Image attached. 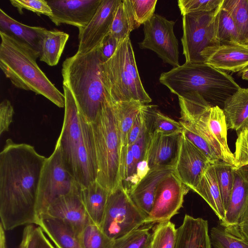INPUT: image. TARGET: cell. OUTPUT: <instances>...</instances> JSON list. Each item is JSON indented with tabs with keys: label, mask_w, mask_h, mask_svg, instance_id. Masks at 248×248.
<instances>
[{
	"label": "cell",
	"mask_w": 248,
	"mask_h": 248,
	"mask_svg": "<svg viewBox=\"0 0 248 248\" xmlns=\"http://www.w3.org/2000/svg\"><path fill=\"white\" fill-rule=\"evenodd\" d=\"M46 159L32 145L6 140L0 153V218L5 231L36 224L38 190Z\"/></svg>",
	"instance_id": "6da1fadb"
},
{
	"label": "cell",
	"mask_w": 248,
	"mask_h": 248,
	"mask_svg": "<svg viewBox=\"0 0 248 248\" xmlns=\"http://www.w3.org/2000/svg\"><path fill=\"white\" fill-rule=\"evenodd\" d=\"M159 80L178 97L198 94L210 106L221 109L226 99L241 88L226 72L203 62H186L161 73Z\"/></svg>",
	"instance_id": "7a4b0ae2"
},
{
	"label": "cell",
	"mask_w": 248,
	"mask_h": 248,
	"mask_svg": "<svg viewBox=\"0 0 248 248\" xmlns=\"http://www.w3.org/2000/svg\"><path fill=\"white\" fill-rule=\"evenodd\" d=\"M0 67L16 88L31 91L64 108L65 98L36 62L39 53L30 46L0 31Z\"/></svg>",
	"instance_id": "3957f363"
},
{
	"label": "cell",
	"mask_w": 248,
	"mask_h": 248,
	"mask_svg": "<svg viewBox=\"0 0 248 248\" xmlns=\"http://www.w3.org/2000/svg\"><path fill=\"white\" fill-rule=\"evenodd\" d=\"M97 48L87 53L78 52L63 62V85L70 90L79 112L93 122L110 97L102 82Z\"/></svg>",
	"instance_id": "277c9868"
},
{
	"label": "cell",
	"mask_w": 248,
	"mask_h": 248,
	"mask_svg": "<svg viewBox=\"0 0 248 248\" xmlns=\"http://www.w3.org/2000/svg\"><path fill=\"white\" fill-rule=\"evenodd\" d=\"M90 123L97 165L96 181L110 192L122 185L120 174L122 145L114 104L110 97L95 119Z\"/></svg>",
	"instance_id": "5b68a950"
},
{
	"label": "cell",
	"mask_w": 248,
	"mask_h": 248,
	"mask_svg": "<svg viewBox=\"0 0 248 248\" xmlns=\"http://www.w3.org/2000/svg\"><path fill=\"white\" fill-rule=\"evenodd\" d=\"M100 68L102 82L113 103L135 100L148 104L152 101L140 78L129 36L108 61L100 63Z\"/></svg>",
	"instance_id": "8992f818"
},
{
	"label": "cell",
	"mask_w": 248,
	"mask_h": 248,
	"mask_svg": "<svg viewBox=\"0 0 248 248\" xmlns=\"http://www.w3.org/2000/svg\"><path fill=\"white\" fill-rule=\"evenodd\" d=\"M178 100L180 123L202 136L220 160L233 166L234 158L227 143L228 127L223 109L210 106L199 95Z\"/></svg>",
	"instance_id": "52a82bcc"
},
{
	"label": "cell",
	"mask_w": 248,
	"mask_h": 248,
	"mask_svg": "<svg viewBox=\"0 0 248 248\" xmlns=\"http://www.w3.org/2000/svg\"><path fill=\"white\" fill-rule=\"evenodd\" d=\"M81 186L66 169L56 143L51 155L46 158L42 169L37 194L36 212L45 214L57 199L81 191Z\"/></svg>",
	"instance_id": "ba28073f"
},
{
	"label": "cell",
	"mask_w": 248,
	"mask_h": 248,
	"mask_svg": "<svg viewBox=\"0 0 248 248\" xmlns=\"http://www.w3.org/2000/svg\"><path fill=\"white\" fill-rule=\"evenodd\" d=\"M147 216L121 185L109 193L100 229L114 240L146 224Z\"/></svg>",
	"instance_id": "9c48e42d"
},
{
	"label": "cell",
	"mask_w": 248,
	"mask_h": 248,
	"mask_svg": "<svg viewBox=\"0 0 248 248\" xmlns=\"http://www.w3.org/2000/svg\"><path fill=\"white\" fill-rule=\"evenodd\" d=\"M62 87L65 98L64 120L56 143L66 169L77 182L78 156L85 140L87 121L79 113L70 90L65 85Z\"/></svg>",
	"instance_id": "30bf717a"
},
{
	"label": "cell",
	"mask_w": 248,
	"mask_h": 248,
	"mask_svg": "<svg viewBox=\"0 0 248 248\" xmlns=\"http://www.w3.org/2000/svg\"><path fill=\"white\" fill-rule=\"evenodd\" d=\"M217 8L210 12L191 13L183 16V33L181 42L186 62L204 63L201 56L204 50L219 45L215 31Z\"/></svg>",
	"instance_id": "8fae6325"
},
{
	"label": "cell",
	"mask_w": 248,
	"mask_h": 248,
	"mask_svg": "<svg viewBox=\"0 0 248 248\" xmlns=\"http://www.w3.org/2000/svg\"><path fill=\"white\" fill-rule=\"evenodd\" d=\"M175 22L155 14L143 25L144 38L139 43L141 49L155 52L164 63L173 68L180 66L178 42L173 28Z\"/></svg>",
	"instance_id": "7c38bea8"
},
{
	"label": "cell",
	"mask_w": 248,
	"mask_h": 248,
	"mask_svg": "<svg viewBox=\"0 0 248 248\" xmlns=\"http://www.w3.org/2000/svg\"><path fill=\"white\" fill-rule=\"evenodd\" d=\"M189 190L174 171L165 177L157 186L146 224L170 220L182 207L184 196Z\"/></svg>",
	"instance_id": "4fadbf2b"
},
{
	"label": "cell",
	"mask_w": 248,
	"mask_h": 248,
	"mask_svg": "<svg viewBox=\"0 0 248 248\" xmlns=\"http://www.w3.org/2000/svg\"><path fill=\"white\" fill-rule=\"evenodd\" d=\"M211 164L208 158L182 133L174 166V172L181 181L192 190Z\"/></svg>",
	"instance_id": "5bb4252c"
},
{
	"label": "cell",
	"mask_w": 248,
	"mask_h": 248,
	"mask_svg": "<svg viewBox=\"0 0 248 248\" xmlns=\"http://www.w3.org/2000/svg\"><path fill=\"white\" fill-rule=\"evenodd\" d=\"M121 0H101L98 9L89 23L78 29V51L88 53L99 45L109 33L114 12Z\"/></svg>",
	"instance_id": "9a60e30c"
},
{
	"label": "cell",
	"mask_w": 248,
	"mask_h": 248,
	"mask_svg": "<svg viewBox=\"0 0 248 248\" xmlns=\"http://www.w3.org/2000/svg\"><path fill=\"white\" fill-rule=\"evenodd\" d=\"M101 0H47L52 15L49 19L56 25L66 24L85 27L96 13Z\"/></svg>",
	"instance_id": "2e32d148"
},
{
	"label": "cell",
	"mask_w": 248,
	"mask_h": 248,
	"mask_svg": "<svg viewBox=\"0 0 248 248\" xmlns=\"http://www.w3.org/2000/svg\"><path fill=\"white\" fill-rule=\"evenodd\" d=\"M204 63L223 72H236L248 66V46L241 44L218 45L202 53Z\"/></svg>",
	"instance_id": "e0dca14e"
},
{
	"label": "cell",
	"mask_w": 248,
	"mask_h": 248,
	"mask_svg": "<svg viewBox=\"0 0 248 248\" xmlns=\"http://www.w3.org/2000/svg\"><path fill=\"white\" fill-rule=\"evenodd\" d=\"M182 133L166 134L149 128L145 155L150 170L174 166Z\"/></svg>",
	"instance_id": "ac0fdd59"
},
{
	"label": "cell",
	"mask_w": 248,
	"mask_h": 248,
	"mask_svg": "<svg viewBox=\"0 0 248 248\" xmlns=\"http://www.w3.org/2000/svg\"><path fill=\"white\" fill-rule=\"evenodd\" d=\"M80 192L57 199L46 213L39 217L46 216L62 220L71 225L80 235L88 221Z\"/></svg>",
	"instance_id": "d6986e66"
},
{
	"label": "cell",
	"mask_w": 248,
	"mask_h": 248,
	"mask_svg": "<svg viewBox=\"0 0 248 248\" xmlns=\"http://www.w3.org/2000/svg\"><path fill=\"white\" fill-rule=\"evenodd\" d=\"M233 183L228 207L220 225L227 229L237 227L248 202V165L233 168Z\"/></svg>",
	"instance_id": "ffe728a7"
},
{
	"label": "cell",
	"mask_w": 248,
	"mask_h": 248,
	"mask_svg": "<svg viewBox=\"0 0 248 248\" xmlns=\"http://www.w3.org/2000/svg\"><path fill=\"white\" fill-rule=\"evenodd\" d=\"M174 248H212L207 220L186 215L176 229Z\"/></svg>",
	"instance_id": "44dd1931"
},
{
	"label": "cell",
	"mask_w": 248,
	"mask_h": 248,
	"mask_svg": "<svg viewBox=\"0 0 248 248\" xmlns=\"http://www.w3.org/2000/svg\"><path fill=\"white\" fill-rule=\"evenodd\" d=\"M173 171L174 168L173 166L151 169L129 193L135 204L147 216L152 209L158 185L165 177Z\"/></svg>",
	"instance_id": "7402d4cb"
},
{
	"label": "cell",
	"mask_w": 248,
	"mask_h": 248,
	"mask_svg": "<svg viewBox=\"0 0 248 248\" xmlns=\"http://www.w3.org/2000/svg\"><path fill=\"white\" fill-rule=\"evenodd\" d=\"M36 225L41 228L56 248H83L80 235L62 220L42 216Z\"/></svg>",
	"instance_id": "603a6c76"
},
{
	"label": "cell",
	"mask_w": 248,
	"mask_h": 248,
	"mask_svg": "<svg viewBox=\"0 0 248 248\" xmlns=\"http://www.w3.org/2000/svg\"><path fill=\"white\" fill-rule=\"evenodd\" d=\"M46 30L43 27L30 26L19 22L0 9V31L30 46L38 53Z\"/></svg>",
	"instance_id": "cb8c5ba5"
},
{
	"label": "cell",
	"mask_w": 248,
	"mask_h": 248,
	"mask_svg": "<svg viewBox=\"0 0 248 248\" xmlns=\"http://www.w3.org/2000/svg\"><path fill=\"white\" fill-rule=\"evenodd\" d=\"M109 192L96 181L81 189V197L88 218L100 228L105 212Z\"/></svg>",
	"instance_id": "d4e9b609"
},
{
	"label": "cell",
	"mask_w": 248,
	"mask_h": 248,
	"mask_svg": "<svg viewBox=\"0 0 248 248\" xmlns=\"http://www.w3.org/2000/svg\"><path fill=\"white\" fill-rule=\"evenodd\" d=\"M222 109L228 129L237 132L248 125V88H240L228 97Z\"/></svg>",
	"instance_id": "484cf974"
},
{
	"label": "cell",
	"mask_w": 248,
	"mask_h": 248,
	"mask_svg": "<svg viewBox=\"0 0 248 248\" xmlns=\"http://www.w3.org/2000/svg\"><path fill=\"white\" fill-rule=\"evenodd\" d=\"M192 190L204 200L220 221L223 220L226 211L222 202L213 164L205 170L197 186Z\"/></svg>",
	"instance_id": "4316f807"
},
{
	"label": "cell",
	"mask_w": 248,
	"mask_h": 248,
	"mask_svg": "<svg viewBox=\"0 0 248 248\" xmlns=\"http://www.w3.org/2000/svg\"><path fill=\"white\" fill-rule=\"evenodd\" d=\"M69 37V34L64 31L46 29L40 43V60L51 66L56 65Z\"/></svg>",
	"instance_id": "83f0119b"
},
{
	"label": "cell",
	"mask_w": 248,
	"mask_h": 248,
	"mask_svg": "<svg viewBox=\"0 0 248 248\" xmlns=\"http://www.w3.org/2000/svg\"><path fill=\"white\" fill-rule=\"evenodd\" d=\"M117 115L122 147L127 146L128 134L137 114L145 104L130 100L113 103Z\"/></svg>",
	"instance_id": "f1b7e54d"
},
{
	"label": "cell",
	"mask_w": 248,
	"mask_h": 248,
	"mask_svg": "<svg viewBox=\"0 0 248 248\" xmlns=\"http://www.w3.org/2000/svg\"><path fill=\"white\" fill-rule=\"evenodd\" d=\"M217 8L215 17V31L219 45L241 44L235 24L228 12L222 6Z\"/></svg>",
	"instance_id": "f546056e"
},
{
	"label": "cell",
	"mask_w": 248,
	"mask_h": 248,
	"mask_svg": "<svg viewBox=\"0 0 248 248\" xmlns=\"http://www.w3.org/2000/svg\"><path fill=\"white\" fill-rule=\"evenodd\" d=\"M222 6L232 17L241 43L248 46V0H223Z\"/></svg>",
	"instance_id": "4dcf8cb0"
},
{
	"label": "cell",
	"mask_w": 248,
	"mask_h": 248,
	"mask_svg": "<svg viewBox=\"0 0 248 248\" xmlns=\"http://www.w3.org/2000/svg\"><path fill=\"white\" fill-rule=\"evenodd\" d=\"M131 25L135 30L155 14L156 0H123Z\"/></svg>",
	"instance_id": "1f68e13d"
},
{
	"label": "cell",
	"mask_w": 248,
	"mask_h": 248,
	"mask_svg": "<svg viewBox=\"0 0 248 248\" xmlns=\"http://www.w3.org/2000/svg\"><path fill=\"white\" fill-rule=\"evenodd\" d=\"M154 224H145L113 240L112 248H150Z\"/></svg>",
	"instance_id": "d6a6232c"
},
{
	"label": "cell",
	"mask_w": 248,
	"mask_h": 248,
	"mask_svg": "<svg viewBox=\"0 0 248 248\" xmlns=\"http://www.w3.org/2000/svg\"><path fill=\"white\" fill-rule=\"evenodd\" d=\"M213 165L222 202L226 211L233 186V167L232 165L220 160Z\"/></svg>",
	"instance_id": "836d02e7"
},
{
	"label": "cell",
	"mask_w": 248,
	"mask_h": 248,
	"mask_svg": "<svg viewBox=\"0 0 248 248\" xmlns=\"http://www.w3.org/2000/svg\"><path fill=\"white\" fill-rule=\"evenodd\" d=\"M209 235L213 248H248V241L220 224L212 228Z\"/></svg>",
	"instance_id": "e575fe53"
},
{
	"label": "cell",
	"mask_w": 248,
	"mask_h": 248,
	"mask_svg": "<svg viewBox=\"0 0 248 248\" xmlns=\"http://www.w3.org/2000/svg\"><path fill=\"white\" fill-rule=\"evenodd\" d=\"M80 240L83 248H112L114 240L89 219L80 234Z\"/></svg>",
	"instance_id": "d590c367"
},
{
	"label": "cell",
	"mask_w": 248,
	"mask_h": 248,
	"mask_svg": "<svg viewBox=\"0 0 248 248\" xmlns=\"http://www.w3.org/2000/svg\"><path fill=\"white\" fill-rule=\"evenodd\" d=\"M176 229L170 220L157 223L153 229L150 248H174Z\"/></svg>",
	"instance_id": "8d00e7d4"
},
{
	"label": "cell",
	"mask_w": 248,
	"mask_h": 248,
	"mask_svg": "<svg viewBox=\"0 0 248 248\" xmlns=\"http://www.w3.org/2000/svg\"><path fill=\"white\" fill-rule=\"evenodd\" d=\"M18 248H56L46 236L41 228L36 224L24 227Z\"/></svg>",
	"instance_id": "74e56055"
},
{
	"label": "cell",
	"mask_w": 248,
	"mask_h": 248,
	"mask_svg": "<svg viewBox=\"0 0 248 248\" xmlns=\"http://www.w3.org/2000/svg\"><path fill=\"white\" fill-rule=\"evenodd\" d=\"M156 106L148 105V112L152 120V128L150 129L166 134L180 133L183 127L179 123L164 115L155 107Z\"/></svg>",
	"instance_id": "f35d334b"
},
{
	"label": "cell",
	"mask_w": 248,
	"mask_h": 248,
	"mask_svg": "<svg viewBox=\"0 0 248 248\" xmlns=\"http://www.w3.org/2000/svg\"><path fill=\"white\" fill-rule=\"evenodd\" d=\"M133 30L123 1L121 0L114 12L109 34L121 43Z\"/></svg>",
	"instance_id": "ab89813d"
},
{
	"label": "cell",
	"mask_w": 248,
	"mask_h": 248,
	"mask_svg": "<svg viewBox=\"0 0 248 248\" xmlns=\"http://www.w3.org/2000/svg\"><path fill=\"white\" fill-rule=\"evenodd\" d=\"M223 0H180L178 5L181 15L210 12L215 10L223 2Z\"/></svg>",
	"instance_id": "60d3db41"
},
{
	"label": "cell",
	"mask_w": 248,
	"mask_h": 248,
	"mask_svg": "<svg viewBox=\"0 0 248 248\" xmlns=\"http://www.w3.org/2000/svg\"><path fill=\"white\" fill-rule=\"evenodd\" d=\"M181 124L183 135L208 158L212 164L220 160L210 144L202 136L188 126Z\"/></svg>",
	"instance_id": "b9f144b4"
},
{
	"label": "cell",
	"mask_w": 248,
	"mask_h": 248,
	"mask_svg": "<svg viewBox=\"0 0 248 248\" xmlns=\"http://www.w3.org/2000/svg\"><path fill=\"white\" fill-rule=\"evenodd\" d=\"M237 138L235 142L233 153L234 169L248 165V125L237 132Z\"/></svg>",
	"instance_id": "7bdbcfd3"
},
{
	"label": "cell",
	"mask_w": 248,
	"mask_h": 248,
	"mask_svg": "<svg viewBox=\"0 0 248 248\" xmlns=\"http://www.w3.org/2000/svg\"><path fill=\"white\" fill-rule=\"evenodd\" d=\"M10 2L21 14L23 13V9H26L36 13L39 16L44 15L49 17L52 15V10L47 0H10Z\"/></svg>",
	"instance_id": "ee69618b"
},
{
	"label": "cell",
	"mask_w": 248,
	"mask_h": 248,
	"mask_svg": "<svg viewBox=\"0 0 248 248\" xmlns=\"http://www.w3.org/2000/svg\"><path fill=\"white\" fill-rule=\"evenodd\" d=\"M147 108V104H145L136 117L128 134L127 145L131 146L147 128L148 119Z\"/></svg>",
	"instance_id": "f6af8a7d"
},
{
	"label": "cell",
	"mask_w": 248,
	"mask_h": 248,
	"mask_svg": "<svg viewBox=\"0 0 248 248\" xmlns=\"http://www.w3.org/2000/svg\"><path fill=\"white\" fill-rule=\"evenodd\" d=\"M121 43L109 33L97 46L101 63L108 61L113 55Z\"/></svg>",
	"instance_id": "bcb514c9"
},
{
	"label": "cell",
	"mask_w": 248,
	"mask_h": 248,
	"mask_svg": "<svg viewBox=\"0 0 248 248\" xmlns=\"http://www.w3.org/2000/svg\"><path fill=\"white\" fill-rule=\"evenodd\" d=\"M14 114V109L11 102L7 99L0 104V135L9 130Z\"/></svg>",
	"instance_id": "7dc6e473"
},
{
	"label": "cell",
	"mask_w": 248,
	"mask_h": 248,
	"mask_svg": "<svg viewBox=\"0 0 248 248\" xmlns=\"http://www.w3.org/2000/svg\"><path fill=\"white\" fill-rule=\"evenodd\" d=\"M149 124L147 128L138 138L131 145V149L136 164L142 160L145 157L147 136L149 132Z\"/></svg>",
	"instance_id": "c3c4849f"
},
{
	"label": "cell",
	"mask_w": 248,
	"mask_h": 248,
	"mask_svg": "<svg viewBox=\"0 0 248 248\" xmlns=\"http://www.w3.org/2000/svg\"><path fill=\"white\" fill-rule=\"evenodd\" d=\"M225 229L248 241V202L237 227Z\"/></svg>",
	"instance_id": "681fc988"
},
{
	"label": "cell",
	"mask_w": 248,
	"mask_h": 248,
	"mask_svg": "<svg viewBox=\"0 0 248 248\" xmlns=\"http://www.w3.org/2000/svg\"><path fill=\"white\" fill-rule=\"evenodd\" d=\"M5 230L3 227L0 224V248H8L6 243Z\"/></svg>",
	"instance_id": "f907efd6"
},
{
	"label": "cell",
	"mask_w": 248,
	"mask_h": 248,
	"mask_svg": "<svg viewBox=\"0 0 248 248\" xmlns=\"http://www.w3.org/2000/svg\"><path fill=\"white\" fill-rule=\"evenodd\" d=\"M240 73L242 79L248 80V66L242 70Z\"/></svg>",
	"instance_id": "816d5d0a"
}]
</instances>
